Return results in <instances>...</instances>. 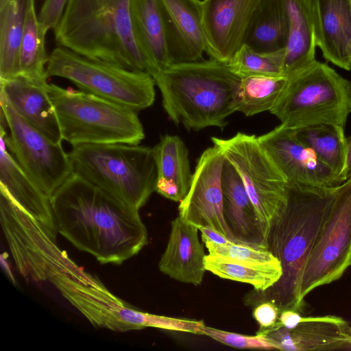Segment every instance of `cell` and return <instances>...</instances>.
I'll use <instances>...</instances> for the list:
<instances>
[{"label": "cell", "mask_w": 351, "mask_h": 351, "mask_svg": "<svg viewBox=\"0 0 351 351\" xmlns=\"http://www.w3.org/2000/svg\"><path fill=\"white\" fill-rule=\"evenodd\" d=\"M57 232L101 264L121 265L147 244L138 210L80 176L51 196Z\"/></svg>", "instance_id": "cell-1"}, {"label": "cell", "mask_w": 351, "mask_h": 351, "mask_svg": "<svg viewBox=\"0 0 351 351\" xmlns=\"http://www.w3.org/2000/svg\"><path fill=\"white\" fill-rule=\"evenodd\" d=\"M341 185L316 187L288 184L286 200L269 229L265 247L280 263V278L263 291L253 290L245 298L256 306L269 301L280 313L301 312L300 287L304 266Z\"/></svg>", "instance_id": "cell-2"}, {"label": "cell", "mask_w": 351, "mask_h": 351, "mask_svg": "<svg viewBox=\"0 0 351 351\" xmlns=\"http://www.w3.org/2000/svg\"><path fill=\"white\" fill-rule=\"evenodd\" d=\"M158 87L163 108L176 125L198 131L223 128L237 112L240 77L228 64L210 58L172 64L152 75Z\"/></svg>", "instance_id": "cell-3"}, {"label": "cell", "mask_w": 351, "mask_h": 351, "mask_svg": "<svg viewBox=\"0 0 351 351\" xmlns=\"http://www.w3.org/2000/svg\"><path fill=\"white\" fill-rule=\"evenodd\" d=\"M130 3L69 0L53 30L57 45L91 59L149 73V66L134 39Z\"/></svg>", "instance_id": "cell-4"}, {"label": "cell", "mask_w": 351, "mask_h": 351, "mask_svg": "<svg viewBox=\"0 0 351 351\" xmlns=\"http://www.w3.org/2000/svg\"><path fill=\"white\" fill-rule=\"evenodd\" d=\"M75 175L139 210L156 191L153 147L127 143H86L68 153Z\"/></svg>", "instance_id": "cell-5"}, {"label": "cell", "mask_w": 351, "mask_h": 351, "mask_svg": "<svg viewBox=\"0 0 351 351\" xmlns=\"http://www.w3.org/2000/svg\"><path fill=\"white\" fill-rule=\"evenodd\" d=\"M62 140L86 143L138 145L145 138L137 111L82 90L48 84Z\"/></svg>", "instance_id": "cell-6"}, {"label": "cell", "mask_w": 351, "mask_h": 351, "mask_svg": "<svg viewBox=\"0 0 351 351\" xmlns=\"http://www.w3.org/2000/svg\"><path fill=\"white\" fill-rule=\"evenodd\" d=\"M269 112L293 130L316 124L344 128L351 112V82L327 64L315 60L288 78Z\"/></svg>", "instance_id": "cell-7"}, {"label": "cell", "mask_w": 351, "mask_h": 351, "mask_svg": "<svg viewBox=\"0 0 351 351\" xmlns=\"http://www.w3.org/2000/svg\"><path fill=\"white\" fill-rule=\"evenodd\" d=\"M61 295L92 324L117 332L147 327L197 334L201 320L158 315L138 311L112 294L101 282L84 270L58 274L49 280Z\"/></svg>", "instance_id": "cell-8"}, {"label": "cell", "mask_w": 351, "mask_h": 351, "mask_svg": "<svg viewBox=\"0 0 351 351\" xmlns=\"http://www.w3.org/2000/svg\"><path fill=\"white\" fill-rule=\"evenodd\" d=\"M46 72L47 77L66 79L82 91L136 111L149 108L155 100L156 83L148 73L91 59L62 46L49 55Z\"/></svg>", "instance_id": "cell-9"}, {"label": "cell", "mask_w": 351, "mask_h": 351, "mask_svg": "<svg viewBox=\"0 0 351 351\" xmlns=\"http://www.w3.org/2000/svg\"><path fill=\"white\" fill-rule=\"evenodd\" d=\"M0 191L1 228L21 275L29 282H42L77 269L79 266L58 246L56 233Z\"/></svg>", "instance_id": "cell-10"}, {"label": "cell", "mask_w": 351, "mask_h": 351, "mask_svg": "<svg viewBox=\"0 0 351 351\" xmlns=\"http://www.w3.org/2000/svg\"><path fill=\"white\" fill-rule=\"evenodd\" d=\"M211 140L238 173L256 210L266 243L271 223L286 200L287 181L255 135L238 132L230 138Z\"/></svg>", "instance_id": "cell-11"}, {"label": "cell", "mask_w": 351, "mask_h": 351, "mask_svg": "<svg viewBox=\"0 0 351 351\" xmlns=\"http://www.w3.org/2000/svg\"><path fill=\"white\" fill-rule=\"evenodd\" d=\"M1 119L9 129L1 126L0 136L8 150L51 199L73 171L69 154L62 143L51 141L32 125L0 95Z\"/></svg>", "instance_id": "cell-12"}, {"label": "cell", "mask_w": 351, "mask_h": 351, "mask_svg": "<svg viewBox=\"0 0 351 351\" xmlns=\"http://www.w3.org/2000/svg\"><path fill=\"white\" fill-rule=\"evenodd\" d=\"M351 265V177L343 182L302 273L299 301L338 280Z\"/></svg>", "instance_id": "cell-13"}, {"label": "cell", "mask_w": 351, "mask_h": 351, "mask_svg": "<svg viewBox=\"0 0 351 351\" xmlns=\"http://www.w3.org/2000/svg\"><path fill=\"white\" fill-rule=\"evenodd\" d=\"M224 160V154L216 145L204 151L193 173L190 189L180 202L179 216L198 228H211L240 243L223 215L221 171Z\"/></svg>", "instance_id": "cell-14"}, {"label": "cell", "mask_w": 351, "mask_h": 351, "mask_svg": "<svg viewBox=\"0 0 351 351\" xmlns=\"http://www.w3.org/2000/svg\"><path fill=\"white\" fill-rule=\"evenodd\" d=\"M258 139L288 184L335 187L345 182L299 140L293 129L280 124Z\"/></svg>", "instance_id": "cell-15"}, {"label": "cell", "mask_w": 351, "mask_h": 351, "mask_svg": "<svg viewBox=\"0 0 351 351\" xmlns=\"http://www.w3.org/2000/svg\"><path fill=\"white\" fill-rule=\"evenodd\" d=\"M261 0H203L202 24L206 53L228 64L244 45Z\"/></svg>", "instance_id": "cell-16"}, {"label": "cell", "mask_w": 351, "mask_h": 351, "mask_svg": "<svg viewBox=\"0 0 351 351\" xmlns=\"http://www.w3.org/2000/svg\"><path fill=\"white\" fill-rule=\"evenodd\" d=\"M276 350L304 351L345 349L351 347V325L335 315L302 317L293 329L278 322L271 327L260 328Z\"/></svg>", "instance_id": "cell-17"}, {"label": "cell", "mask_w": 351, "mask_h": 351, "mask_svg": "<svg viewBox=\"0 0 351 351\" xmlns=\"http://www.w3.org/2000/svg\"><path fill=\"white\" fill-rule=\"evenodd\" d=\"M165 16L171 63L197 62L206 53L202 1L160 0Z\"/></svg>", "instance_id": "cell-18"}, {"label": "cell", "mask_w": 351, "mask_h": 351, "mask_svg": "<svg viewBox=\"0 0 351 351\" xmlns=\"http://www.w3.org/2000/svg\"><path fill=\"white\" fill-rule=\"evenodd\" d=\"M316 45L326 60L351 70V0H311Z\"/></svg>", "instance_id": "cell-19"}, {"label": "cell", "mask_w": 351, "mask_h": 351, "mask_svg": "<svg viewBox=\"0 0 351 351\" xmlns=\"http://www.w3.org/2000/svg\"><path fill=\"white\" fill-rule=\"evenodd\" d=\"M198 230L179 215L171 221L167 245L158 264L161 272L181 282L195 286L202 284L206 271V254Z\"/></svg>", "instance_id": "cell-20"}, {"label": "cell", "mask_w": 351, "mask_h": 351, "mask_svg": "<svg viewBox=\"0 0 351 351\" xmlns=\"http://www.w3.org/2000/svg\"><path fill=\"white\" fill-rule=\"evenodd\" d=\"M0 95L16 112L51 141L62 143L58 120L49 97L47 82L21 75L0 80Z\"/></svg>", "instance_id": "cell-21"}, {"label": "cell", "mask_w": 351, "mask_h": 351, "mask_svg": "<svg viewBox=\"0 0 351 351\" xmlns=\"http://www.w3.org/2000/svg\"><path fill=\"white\" fill-rule=\"evenodd\" d=\"M0 189L20 208L57 233L51 199L25 171L0 136Z\"/></svg>", "instance_id": "cell-22"}, {"label": "cell", "mask_w": 351, "mask_h": 351, "mask_svg": "<svg viewBox=\"0 0 351 351\" xmlns=\"http://www.w3.org/2000/svg\"><path fill=\"white\" fill-rule=\"evenodd\" d=\"M130 15L134 39L149 66V73L152 75L171 65L160 1L131 0Z\"/></svg>", "instance_id": "cell-23"}, {"label": "cell", "mask_w": 351, "mask_h": 351, "mask_svg": "<svg viewBox=\"0 0 351 351\" xmlns=\"http://www.w3.org/2000/svg\"><path fill=\"white\" fill-rule=\"evenodd\" d=\"M221 186L223 215L234 237L240 243L266 248L256 210L238 173L226 157Z\"/></svg>", "instance_id": "cell-24"}, {"label": "cell", "mask_w": 351, "mask_h": 351, "mask_svg": "<svg viewBox=\"0 0 351 351\" xmlns=\"http://www.w3.org/2000/svg\"><path fill=\"white\" fill-rule=\"evenodd\" d=\"M153 149L158 176L156 192L180 202L190 189L193 176L185 143L178 136L167 134Z\"/></svg>", "instance_id": "cell-25"}, {"label": "cell", "mask_w": 351, "mask_h": 351, "mask_svg": "<svg viewBox=\"0 0 351 351\" xmlns=\"http://www.w3.org/2000/svg\"><path fill=\"white\" fill-rule=\"evenodd\" d=\"M289 18L283 75L289 78L316 60V40L311 0H286Z\"/></svg>", "instance_id": "cell-26"}, {"label": "cell", "mask_w": 351, "mask_h": 351, "mask_svg": "<svg viewBox=\"0 0 351 351\" xmlns=\"http://www.w3.org/2000/svg\"><path fill=\"white\" fill-rule=\"evenodd\" d=\"M289 30L286 0H261L244 44L261 52L285 49Z\"/></svg>", "instance_id": "cell-27"}, {"label": "cell", "mask_w": 351, "mask_h": 351, "mask_svg": "<svg viewBox=\"0 0 351 351\" xmlns=\"http://www.w3.org/2000/svg\"><path fill=\"white\" fill-rule=\"evenodd\" d=\"M32 0H7L0 5V80L19 75V52Z\"/></svg>", "instance_id": "cell-28"}, {"label": "cell", "mask_w": 351, "mask_h": 351, "mask_svg": "<svg viewBox=\"0 0 351 351\" xmlns=\"http://www.w3.org/2000/svg\"><path fill=\"white\" fill-rule=\"evenodd\" d=\"M294 130L299 140L346 182L343 178L346 138L344 128L332 124H316Z\"/></svg>", "instance_id": "cell-29"}, {"label": "cell", "mask_w": 351, "mask_h": 351, "mask_svg": "<svg viewBox=\"0 0 351 351\" xmlns=\"http://www.w3.org/2000/svg\"><path fill=\"white\" fill-rule=\"evenodd\" d=\"M287 83L285 76L256 75L241 78L237 93V112L250 117L270 111Z\"/></svg>", "instance_id": "cell-30"}, {"label": "cell", "mask_w": 351, "mask_h": 351, "mask_svg": "<svg viewBox=\"0 0 351 351\" xmlns=\"http://www.w3.org/2000/svg\"><path fill=\"white\" fill-rule=\"evenodd\" d=\"M46 34L38 20L35 0H32L26 15L20 47L19 75L35 81L47 82L46 67L49 55L45 48Z\"/></svg>", "instance_id": "cell-31"}, {"label": "cell", "mask_w": 351, "mask_h": 351, "mask_svg": "<svg viewBox=\"0 0 351 351\" xmlns=\"http://www.w3.org/2000/svg\"><path fill=\"white\" fill-rule=\"evenodd\" d=\"M204 264L206 271L224 279L250 284L256 291H263L273 286L282 274L280 262L247 265L207 254Z\"/></svg>", "instance_id": "cell-32"}, {"label": "cell", "mask_w": 351, "mask_h": 351, "mask_svg": "<svg viewBox=\"0 0 351 351\" xmlns=\"http://www.w3.org/2000/svg\"><path fill=\"white\" fill-rule=\"evenodd\" d=\"M285 53V49L271 52L258 51L244 44L228 65L240 78L256 75L284 76Z\"/></svg>", "instance_id": "cell-33"}, {"label": "cell", "mask_w": 351, "mask_h": 351, "mask_svg": "<svg viewBox=\"0 0 351 351\" xmlns=\"http://www.w3.org/2000/svg\"><path fill=\"white\" fill-rule=\"evenodd\" d=\"M204 244L208 250V254L231 262L247 265H265L280 262L264 247L234 241L222 244L206 242Z\"/></svg>", "instance_id": "cell-34"}, {"label": "cell", "mask_w": 351, "mask_h": 351, "mask_svg": "<svg viewBox=\"0 0 351 351\" xmlns=\"http://www.w3.org/2000/svg\"><path fill=\"white\" fill-rule=\"evenodd\" d=\"M201 335L208 336L228 346L243 349L276 350L274 345L263 335L256 333L255 336L241 335L221 330L204 325Z\"/></svg>", "instance_id": "cell-35"}, {"label": "cell", "mask_w": 351, "mask_h": 351, "mask_svg": "<svg viewBox=\"0 0 351 351\" xmlns=\"http://www.w3.org/2000/svg\"><path fill=\"white\" fill-rule=\"evenodd\" d=\"M69 0H45L39 13L38 22L45 33L54 30L60 22Z\"/></svg>", "instance_id": "cell-36"}, {"label": "cell", "mask_w": 351, "mask_h": 351, "mask_svg": "<svg viewBox=\"0 0 351 351\" xmlns=\"http://www.w3.org/2000/svg\"><path fill=\"white\" fill-rule=\"evenodd\" d=\"M280 310L273 302L265 301L255 306L253 316L259 324L260 328L273 326L278 320Z\"/></svg>", "instance_id": "cell-37"}, {"label": "cell", "mask_w": 351, "mask_h": 351, "mask_svg": "<svg viewBox=\"0 0 351 351\" xmlns=\"http://www.w3.org/2000/svg\"><path fill=\"white\" fill-rule=\"evenodd\" d=\"M300 313L293 309H285L280 313L278 322L288 329H293L300 322Z\"/></svg>", "instance_id": "cell-38"}, {"label": "cell", "mask_w": 351, "mask_h": 351, "mask_svg": "<svg viewBox=\"0 0 351 351\" xmlns=\"http://www.w3.org/2000/svg\"><path fill=\"white\" fill-rule=\"evenodd\" d=\"M198 229L201 232L202 240L204 243L213 242L222 244L233 241L223 234L211 228L207 227H199Z\"/></svg>", "instance_id": "cell-39"}, {"label": "cell", "mask_w": 351, "mask_h": 351, "mask_svg": "<svg viewBox=\"0 0 351 351\" xmlns=\"http://www.w3.org/2000/svg\"><path fill=\"white\" fill-rule=\"evenodd\" d=\"M351 177V136L346 138V161L343 171L345 181Z\"/></svg>", "instance_id": "cell-40"}, {"label": "cell", "mask_w": 351, "mask_h": 351, "mask_svg": "<svg viewBox=\"0 0 351 351\" xmlns=\"http://www.w3.org/2000/svg\"><path fill=\"white\" fill-rule=\"evenodd\" d=\"M7 0H0V5H2L3 3H5Z\"/></svg>", "instance_id": "cell-41"}]
</instances>
